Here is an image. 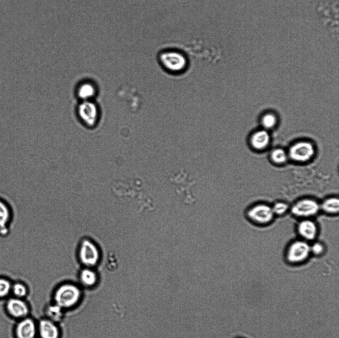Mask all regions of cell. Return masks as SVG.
Returning <instances> with one entry per match:
<instances>
[{
    "instance_id": "obj_1",
    "label": "cell",
    "mask_w": 339,
    "mask_h": 338,
    "mask_svg": "<svg viewBox=\"0 0 339 338\" xmlns=\"http://www.w3.org/2000/svg\"><path fill=\"white\" fill-rule=\"evenodd\" d=\"M158 60L166 71L174 74L185 71L189 63L187 55L182 51L174 49L160 52L158 55Z\"/></svg>"
},
{
    "instance_id": "obj_2",
    "label": "cell",
    "mask_w": 339,
    "mask_h": 338,
    "mask_svg": "<svg viewBox=\"0 0 339 338\" xmlns=\"http://www.w3.org/2000/svg\"><path fill=\"white\" fill-rule=\"evenodd\" d=\"M81 296V290L77 286L65 283L57 288L54 299L55 304L63 309L75 306L80 299Z\"/></svg>"
},
{
    "instance_id": "obj_3",
    "label": "cell",
    "mask_w": 339,
    "mask_h": 338,
    "mask_svg": "<svg viewBox=\"0 0 339 338\" xmlns=\"http://www.w3.org/2000/svg\"><path fill=\"white\" fill-rule=\"evenodd\" d=\"M310 246L308 241L301 239L293 241L286 251L287 261L291 264H299L305 262L311 254Z\"/></svg>"
},
{
    "instance_id": "obj_4",
    "label": "cell",
    "mask_w": 339,
    "mask_h": 338,
    "mask_svg": "<svg viewBox=\"0 0 339 338\" xmlns=\"http://www.w3.org/2000/svg\"><path fill=\"white\" fill-rule=\"evenodd\" d=\"M290 211L295 217L302 219L311 218L320 211V203L313 198H302L292 205Z\"/></svg>"
},
{
    "instance_id": "obj_5",
    "label": "cell",
    "mask_w": 339,
    "mask_h": 338,
    "mask_svg": "<svg viewBox=\"0 0 339 338\" xmlns=\"http://www.w3.org/2000/svg\"><path fill=\"white\" fill-rule=\"evenodd\" d=\"M247 215L252 222L259 225H267L273 219L271 206L264 203L256 204L249 209Z\"/></svg>"
},
{
    "instance_id": "obj_6",
    "label": "cell",
    "mask_w": 339,
    "mask_h": 338,
    "mask_svg": "<svg viewBox=\"0 0 339 338\" xmlns=\"http://www.w3.org/2000/svg\"><path fill=\"white\" fill-rule=\"evenodd\" d=\"M100 257L97 247L91 241L83 240L79 248V258L86 267L91 268L97 264Z\"/></svg>"
},
{
    "instance_id": "obj_7",
    "label": "cell",
    "mask_w": 339,
    "mask_h": 338,
    "mask_svg": "<svg viewBox=\"0 0 339 338\" xmlns=\"http://www.w3.org/2000/svg\"><path fill=\"white\" fill-rule=\"evenodd\" d=\"M287 154L293 161L303 163L308 161L313 157L315 148L309 142L300 141L292 145Z\"/></svg>"
},
{
    "instance_id": "obj_8",
    "label": "cell",
    "mask_w": 339,
    "mask_h": 338,
    "mask_svg": "<svg viewBox=\"0 0 339 338\" xmlns=\"http://www.w3.org/2000/svg\"><path fill=\"white\" fill-rule=\"evenodd\" d=\"M6 309L12 317L20 319L26 317L29 312V307L26 302L22 298L15 297L7 300Z\"/></svg>"
},
{
    "instance_id": "obj_9",
    "label": "cell",
    "mask_w": 339,
    "mask_h": 338,
    "mask_svg": "<svg viewBox=\"0 0 339 338\" xmlns=\"http://www.w3.org/2000/svg\"><path fill=\"white\" fill-rule=\"evenodd\" d=\"M297 231L301 239L308 242L317 237L318 228L316 223L311 218L303 219L297 224Z\"/></svg>"
},
{
    "instance_id": "obj_10",
    "label": "cell",
    "mask_w": 339,
    "mask_h": 338,
    "mask_svg": "<svg viewBox=\"0 0 339 338\" xmlns=\"http://www.w3.org/2000/svg\"><path fill=\"white\" fill-rule=\"evenodd\" d=\"M37 328L34 321L29 317L20 319L15 329L16 338H35Z\"/></svg>"
},
{
    "instance_id": "obj_11",
    "label": "cell",
    "mask_w": 339,
    "mask_h": 338,
    "mask_svg": "<svg viewBox=\"0 0 339 338\" xmlns=\"http://www.w3.org/2000/svg\"><path fill=\"white\" fill-rule=\"evenodd\" d=\"M38 331L41 338H59L60 335L57 325L48 318L39 322Z\"/></svg>"
},
{
    "instance_id": "obj_12",
    "label": "cell",
    "mask_w": 339,
    "mask_h": 338,
    "mask_svg": "<svg viewBox=\"0 0 339 338\" xmlns=\"http://www.w3.org/2000/svg\"><path fill=\"white\" fill-rule=\"evenodd\" d=\"M12 219V212L7 203L0 198V234L8 233L9 225Z\"/></svg>"
},
{
    "instance_id": "obj_13",
    "label": "cell",
    "mask_w": 339,
    "mask_h": 338,
    "mask_svg": "<svg viewBox=\"0 0 339 338\" xmlns=\"http://www.w3.org/2000/svg\"><path fill=\"white\" fill-rule=\"evenodd\" d=\"M270 136L265 130H258L254 133L251 137L250 143L253 148L257 150H262L269 145Z\"/></svg>"
},
{
    "instance_id": "obj_14",
    "label": "cell",
    "mask_w": 339,
    "mask_h": 338,
    "mask_svg": "<svg viewBox=\"0 0 339 338\" xmlns=\"http://www.w3.org/2000/svg\"><path fill=\"white\" fill-rule=\"evenodd\" d=\"M79 111L81 117L86 123L92 124L97 118L96 108L91 103H83L80 106Z\"/></svg>"
},
{
    "instance_id": "obj_15",
    "label": "cell",
    "mask_w": 339,
    "mask_h": 338,
    "mask_svg": "<svg viewBox=\"0 0 339 338\" xmlns=\"http://www.w3.org/2000/svg\"><path fill=\"white\" fill-rule=\"evenodd\" d=\"M320 210L329 215L338 214L339 211V200L336 197H330L320 203Z\"/></svg>"
},
{
    "instance_id": "obj_16",
    "label": "cell",
    "mask_w": 339,
    "mask_h": 338,
    "mask_svg": "<svg viewBox=\"0 0 339 338\" xmlns=\"http://www.w3.org/2000/svg\"><path fill=\"white\" fill-rule=\"evenodd\" d=\"M79 280L81 283L84 286L92 287L97 282V276L96 273L90 268L86 267L80 272Z\"/></svg>"
},
{
    "instance_id": "obj_17",
    "label": "cell",
    "mask_w": 339,
    "mask_h": 338,
    "mask_svg": "<svg viewBox=\"0 0 339 338\" xmlns=\"http://www.w3.org/2000/svg\"><path fill=\"white\" fill-rule=\"evenodd\" d=\"M288 156V154L280 148L274 149L271 154V161L276 164H284L287 161Z\"/></svg>"
},
{
    "instance_id": "obj_18",
    "label": "cell",
    "mask_w": 339,
    "mask_h": 338,
    "mask_svg": "<svg viewBox=\"0 0 339 338\" xmlns=\"http://www.w3.org/2000/svg\"><path fill=\"white\" fill-rule=\"evenodd\" d=\"M62 308L56 304L49 306L47 310L48 319L54 322L59 320L62 317Z\"/></svg>"
},
{
    "instance_id": "obj_19",
    "label": "cell",
    "mask_w": 339,
    "mask_h": 338,
    "mask_svg": "<svg viewBox=\"0 0 339 338\" xmlns=\"http://www.w3.org/2000/svg\"><path fill=\"white\" fill-rule=\"evenodd\" d=\"M276 122V116L271 113L264 114L261 119V123L265 130L272 128L275 126Z\"/></svg>"
},
{
    "instance_id": "obj_20",
    "label": "cell",
    "mask_w": 339,
    "mask_h": 338,
    "mask_svg": "<svg viewBox=\"0 0 339 338\" xmlns=\"http://www.w3.org/2000/svg\"><path fill=\"white\" fill-rule=\"evenodd\" d=\"M11 291L15 297L22 298L27 294V288L22 283L16 282L12 284Z\"/></svg>"
},
{
    "instance_id": "obj_21",
    "label": "cell",
    "mask_w": 339,
    "mask_h": 338,
    "mask_svg": "<svg viewBox=\"0 0 339 338\" xmlns=\"http://www.w3.org/2000/svg\"><path fill=\"white\" fill-rule=\"evenodd\" d=\"M271 208L274 216H281L285 214L287 212L289 209V206L285 202L277 201L271 206Z\"/></svg>"
},
{
    "instance_id": "obj_22",
    "label": "cell",
    "mask_w": 339,
    "mask_h": 338,
    "mask_svg": "<svg viewBox=\"0 0 339 338\" xmlns=\"http://www.w3.org/2000/svg\"><path fill=\"white\" fill-rule=\"evenodd\" d=\"M12 284L6 278H0V298L6 297L11 292Z\"/></svg>"
},
{
    "instance_id": "obj_23",
    "label": "cell",
    "mask_w": 339,
    "mask_h": 338,
    "mask_svg": "<svg viewBox=\"0 0 339 338\" xmlns=\"http://www.w3.org/2000/svg\"><path fill=\"white\" fill-rule=\"evenodd\" d=\"M311 254L316 256L322 255L325 251V246L323 243L320 241H315L310 244Z\"/></svg>"
},
{
    "instance_id": "obj_24",
    "label": "cell",
    "mask_w": 339,
    "mask_h": 338,
    "mask_svg": "<svg viewBox=\"0 0 339 338\" xmlns=\"http://www.w3.org/2000/svg\"><path fill=\"white\" fill-rule=\"evenodd\" d=\"M79 94L84 98L90 97L93 94V89L90 85H83L79 90Z\"/></svg>"
}]
</instances>
